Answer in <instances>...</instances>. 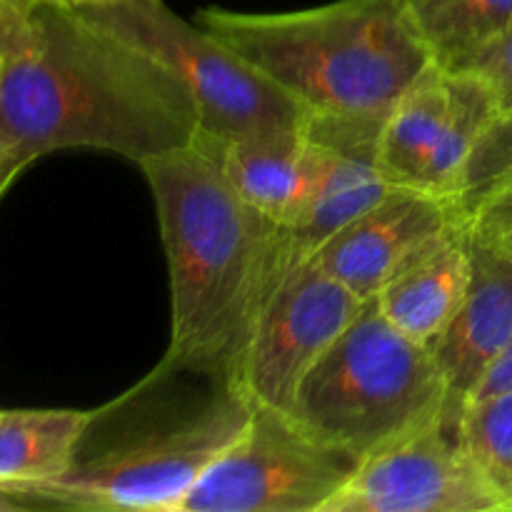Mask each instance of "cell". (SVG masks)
Segmentation results:
<instances>
[{
  "instance_id": "1",
  "label": "cell",
  "mask_w": 512,
  "mask_h": 512,
  "mask_svg": "<svg viewBox=\"0 0 512 512\" xmlns=\"http://www.w3.org/2000/svg\"><path fill=\"white\" fill-rule=\"evenodd\" d=\"M198 135L190 90L143 48L68 5L0 0V195L58 150L140 165Z\"/></svg>"
},
{
  "instance_id": "2",
  "label": "cell",
  "mask_w": 512,
  "mask_h": 512,
  "mask_svg": "<svg viewBox=\"0 0 512 512\" xmlns=\"http://www.w3.org/2000/svg\"><path fill=\"white\" fill-rule=\"evenodd\" d=\"M170 270L165 358L240 380L260 313L290 265L285 228L240 198L203 145L138 165Z\"/></svg>"
},
{
  "instance_id": "3",
  "label": "cell",
  "mask_w": 512,
  "mask_h": 512,
  "mask_svg": "<svg viewBox=\"0 0 512 512\" xmlns=\"http://www.w3.org/2000/svg\"><path fill=\"white\" fill-rule=\"evenodd\" d=\"M253 413L255 400L238 378L163 358L128 393L93 410L68 473L0 493V508L180 512Z\"/></svg>"
},
{
  "instance_id": "4",
  "label": "cell",
  "mask_w": 512,
  "mask_h": 512,
  "mask_svg": "<svg viewBox=\"0 0 512 512\" xmlns=\"http://www.w3.org/2000/svg\"><path fill=\"white\" fill-rule=\"evenodd\" d=\"M195 23L298 100L310 118L385 123L435 65L403 0H335L293 13L203 8Z\"/></svg>"
},
{
  "instance_id": "5",
  "label": "cell",
  "mask_w": 512,
  "mask_h": 512,
  "mask_svg": "<svg viewBox=\"0 0 512 512\" xmlns=\"http://www.w3.org/2000/svg\"><path fill=\"white\" fill-rule=\"evenodd\" d=\"M448 400L433 350L390 323L370 298L305 375L290 413L323 440L368 460L423 428Z\"/></svg>"
},
{
  "instance_id": "6",
  "label": "cell",
  "mask_w": 512,
  "mask_h": 512,
  "mask_svg": "<svg viewBox=\"0 0 512 512\" xmlns=\"http://www.w3.org/2000/svg\"><path fill=\"white\" fill-rule=\"evenodd\" d=\"M80 15L138 45L173 70L200 110L205 140H248L305 133L308 110L233 48L188 23L165 0H105Z\"/></svg>"
},
{
  "instance_id": "7",
  "label": "cell",
  "mask_w": 512,
  "mask_h": 512,
  "mask_svg": "<svg viewBox=\"0 0 512 512\" xmlns=\"http://www.w3.org/2000/svg\"><path fill=\"white\" fill-rule=\"evenodd\" d=\"M363 463L290 410L255 403L248 428L210 465L180 512H325Z\"/></svg>"
},
{
  "instance_id": "8",
  "label": "cell",
  "mask_w": 512,
  "mask_h": 512,
  "mask_svg": "<svg viewBox=\"0 0 512 512\" xmlns=\"http://www.w3.org/2000/svg\"><path fill=\"white\" fill-rule=\"evenodd\" d=\"M325 512H503L465 435V400L368 458Z\"/></svg>"
},
{
  "instance_id": "9",
  "label": "cell",
  "mask_w": 512,
  "mask_h": 512,
  "mask_svg": "<svg viewBox=\"0 0 512 512\" xmlns=\"http://www.w3.org/2000/svg\"><path fill=\"white\" fill-rule=\"evenodd\" d=\"M365 300L313 255L293 258L245 350L240 383L258 405L290 410L300 383L358 318Z\"/></svg>"
},
{
  "instance_id": "10",
  "label": "cell",
  "mask_w": 512,
  "mask_h": 512,
  "mask_svg": "<svg viewBox=\"0 0 512 512\" xmlns=\"http://www.w3.org/2000/svg\"><path fill=\"white\" fill-rule=\"evenodd\" d=\"M465 215L458 198L393 188L380 203L320 245L313 258L353 293L370 300L420 250Z\"/></svg>"
},
{
  "instance_id": "11",
  "label": "cell",
  "mask_w": 512,
  "mask_h": 512,
  "mask_svg": "<svg viewBox=\"0 0 512 512\" xmlns=\"http://www.w3.org/2000/svg\"><path fill=\"white\" fill-rule=\"evenodd\" d=\"M470 280L433 355L450 395L468 403L512 340V243L470 215Z\"/></svg>"
},
{
  "instance_id": "12",
  "label": "cell",
  "mask_w": 512,
  "mask_h": 512,
  "mask_svg": "<svg viewBox=\"0 0 512 512\" xmlns=\"http://www.w3.org/2000/svg\"><path fill=\"white\" fill-rule=\"evenodd\" d=\"M468 225L470 213L420 250L375 295L385 318L430 350L453 323L468 290Z\"/></svg>"
},
{
  "instance_id": "13",
  "label": "cell",
  "mask_w": 512,
  "mask_h": 512,
  "mask_svg": "<svg viewBox=\"0 0 512 512\" xmlns=\"http://www.w3.org/2000/svg\"><path fill=\"white\" fill-rule=\"evenodd\" d=\"M213 153L240 198L290 228L315 195V150L308 135L248 140H195Z\"/></svg>"
},
{
  "instance_id": "14",
  "label": "cell",
  "mask_w": 512,
  "mask_h": 512,
  "mask_svg": "<svg viewBox=\"0 0 512 512\" xmlns=\"http://www.w3.org/2000/svg\"><path fill=\"white\" fill-rule=\"evenodd\" d=\"M93 410L18 408L0 413V493L35 488L68 473Z\"/></svg>"
},
{
  "instance_id": "15",
  "label": "cell",
  "mask_w": 512,
  "mask_h": 512,
  "mask_svg": "<svg viewBox=\"0 0 512 512\" xmlns=\"http://www.w3.org/2000/svg\"><path fill=\"white\" fill-rule=\"evenodd\" d=\"M448 100V75L435 63L385 118L380 168L395 188L425 190V173L443 133Z\"/></svg>"
},
{
  "instance_id": "16",
  "label": "cell",
  "mask_w": 512,
  "mask_h": 512,
  "mask_svg": "<svg viewBox=\"0 0 512 512\" xmlns=\"http://www.w3.org/2000/svg\"><path fill=\"white\" fill-rule=\"evenodd\" d=\"M448 75V115L438 148L425 173V193L458 198L465 165L488 125L498 118L500 103L488 83L478 75L445 70Z\"/></svg>"
},
{
  "instance_id": "17",
  "label": "cell",
  "mask_w": 512,
  "mask_h": 512,
  "mask_svg": "<svg viewBox=\"0 0 512 512\" xmlns=\"http://www.w3.org/2000/svg\"><path fill=\"white\" fill-rule=\"evenodd\" d=\"M403 5L440 65L512 30V0H403Z\"/></svg>"
},
{
  "instance_id": "18",
  "label": "cell",
  "mask_w": 512,
  "mask_h": 512,
  "mask_svg": "<svg viewBox=\"0 0 512 512\" xmlns=\"http://www.w3.org/2000/svg\"><path fill=\"white\" fill-rule=\"evenodd\" d=\"M465 435L503 512H512V390L468 400Z\"/></svg>"
},
{
  "instance_id": "19",
  "label": "cell",
  "mask_w": 512,
  "mask_h": 512,
  "mask_svg": "<svg viewBox=\"0 0 512 512\" xmlns=\"http://www.w3.org/2000/svg\"><path fill=\"white\" fill-rule=\"evenodd\" d=\"M512 183V105L500 110L498 118L488 125L480 143L475 145L463 180H460L458 200L465 213L475 208L483 198Z\"/></svg>"
},
{
  "instance_id": "20",
  "label": "cell",
  "mask_w": 512,
  "mask_h": 512,
  "mask_svg": "<svg viewBox=\"0 0 512 512\" xmlns=\"http://www.w3.org/2000/svg\"><path fill=\"white\" fill-rule=\"evenodd\" d=\"M445 70H458V73H470L483 78L498 95L500 110L512 105V30L498 35L490 43L460 55L453 63L443 65Z\"/></svg>"
},
{
  "instance_id": "21",
  "label": "cell",
  "mask_w": 512,
  "mask_h": 512,
  "mask_svg": "<svg viewBox=\"0 0 512 512\" xmlns=\"http://www.w3.org/2000/svg\"><path fill=\"white\" fill-rule=\"evenodd\" d=\"M470 215L483 220L485 225L498 230L508 243H512V183L480 200V203L470 210Z\"/></svg>"
},
{
  "instance_id": "22",
  "label": "cell",
  "mask_w": 512,
  "mask_h": 512,
  "mask_svg": "<svg viewBox=\"0 0 512 512\" xmlns=\"http://www.w3.org/2000/svg\"><path fill=\"white\" fill-rule=\"evenodd\" d=\"M503 390H512V340L508 345V350L503 353V358L495 363V368L490 370L488 378L480 383V388L475 390L473 398H485V395H495V393H503Z\"/></svg>"
},
{
  "instance_id": "23",
  "label": "cell",
  "mask_w": 512,
  "mask_h": 512,
  "mask_svg": "<svg viewBox=\"0 0 512 512\" xmlns=\"http://www.w3.org/2000/svg\"><path fill=\"white\" fill-rule=\"evenodd\" d=\"M40 3H55V5H68V8H80V5L105 3V0H40Z\"/></svg>"
}]
</instances>
